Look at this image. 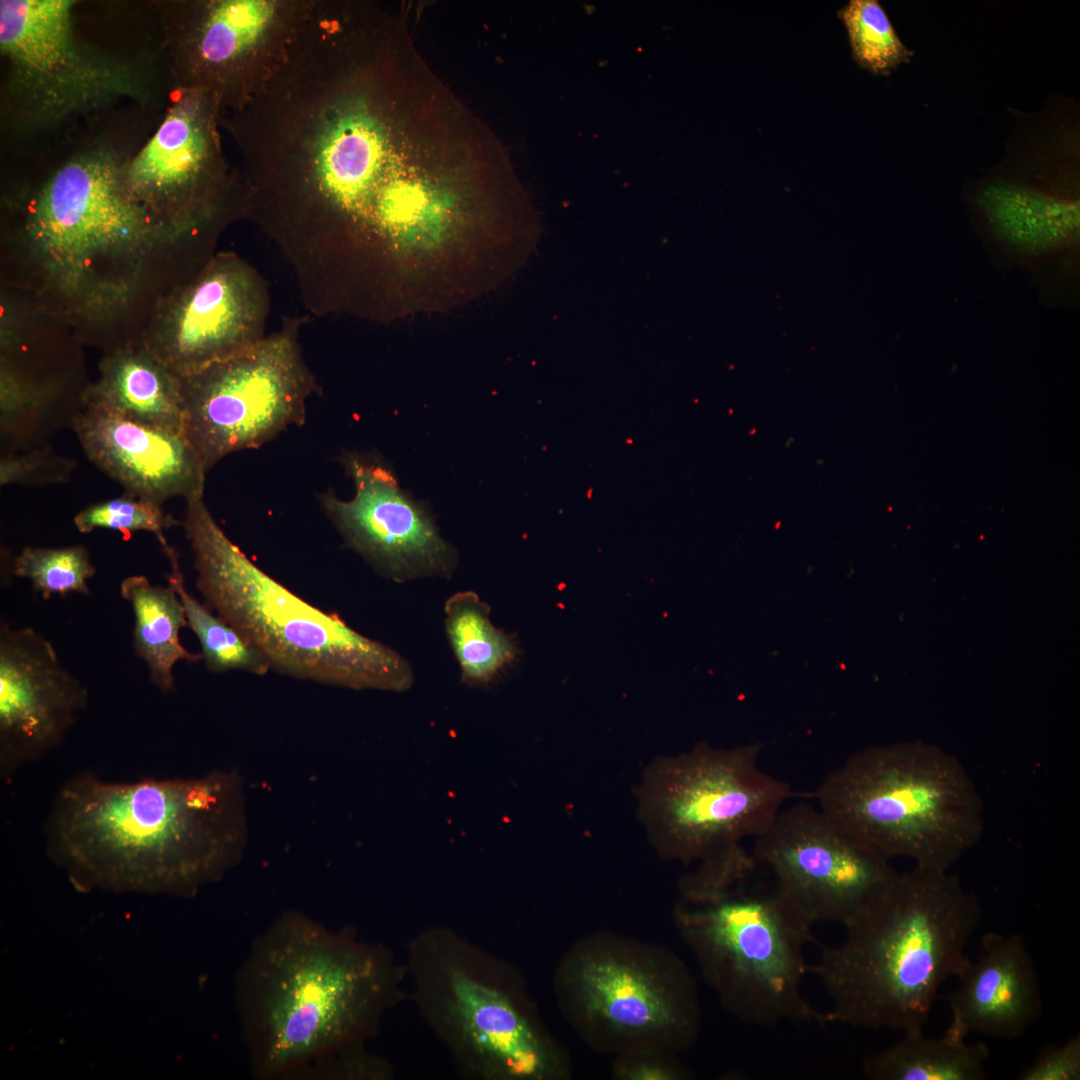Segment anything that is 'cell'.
<instances>
[{
    "label": "cell",
    "instance_id": "obj_29",
    "mask_svg": "<svg viewBox=\"0 0 1080 1080\" xmlns=\"http://www.w3.org/2000/svg\"><path fill=\"white\" fill-rule=\"evenodd\" d=\"M88 549L82 544L60 548L24 547L12 560V573L29 579L34 590L52 595H89L87 581L95 575Z\"/></svg>",
    "mask_w": 1080,
    "mask_h": 1080
},
{
    "label": "cell",
    "instance_id": "obj_27",
    "mask_svg": "<svg viewBox=\"0 0 1080 1080\" xmlns=\"http://www.w3.org/2000/svg\"><path fill=\"white\" fill-rule=\"evenodd\" d=\"M169 562L171 572L166 579L183 604L187 626L200 642L206 668L212 673L245 670L256 675L266 674L271 669L266 659L232 626L187 591L178 557Z\"/></svg>",
    "mask_w": 1080,
    "mask_h": 1080
},
{
    "label": "cell",
    "instance_id": "obj_17",
    "mask_svg": "<svg viewBox=\"0 0 1080 1080\" xmlns=\"http://www.w3.org/2000/svg\"><path fill=\"white\" fill-rule=\"evenodd\" d=\"M69 0H2L0 48L12 85L44 116H60L123 94L135 76L95 58L73 36Z\"/></svg>",
    "mask_w": 1080,
    "mask_h": 1080
},
{
    "label": "cell",
    "instance_id": "obj_7",
    "mask_svg": "<svg viewBox=\"0 0 1080 1080\" xmlns=\"http://www.w3.org/2000/svg\"><path fill=\"white\" fill-rule=\"evenodd\" d=\"M415 1005L456 1070L472 1080H568V1049L512 964L446 926L409 942Z\"/></svg>",
    "mask_w": 1080,
    "mask_h": 1080
},
{
    "label": "cell",
    "instance_id": "obj_5",
    "mask_svg": "<svg viewBox=\"0 0 1080 1080\" xmlns=\"http://www.w3.org/2000/svg\"><path fill=\"white\" fill-rule=\"evenodd\" d=\"M741 845L680 882L673 920L722 1008L758 1026L827 1023L804 998L813 923Z\"/></svg>",
    "mask_w": 1080,
    "mask_h": 1080
},
{
    "label": "cell",
    "instance_id": "obj_21",
    "mask_svg": "<svg viewBox=\"0 0 1080 1080\" xmlns=\"http://www.w3.org/2000/svg\"><path fill=\"white\" fill-rule=\"evenodd\" d=\"M74 431L91 463L124 493L163 505L174 497L204 495L205 474L185 435L153 429L87 405Z\"/></svg>",
    "mask_w": 1080,
    "mask_h": 1080
},
{
    "label": "cell",
    "instance_id": "obj_11",
    "mask_svg": "<svg viewBox=\"0 0 1080 1080\" xmlns=\"http://www.w3.org/2000/svg\"><path fill=\"white\" fill-rule=\"evenodd\" d=\"M299 327L287 320L244 353L180 377L184 434L206 472L304 424L306 401L320 387L302 357Z\"/></svg>",
    "mask_w": 1080,
    "mask_h": 1080
},
{
    "label": "cell",
    "instance_id": "obj_24",
    "mask_svg": "<svg viewBox=\"0 0 1080 1080\" xmlns=\"http://www.w3.org/2000/svg\"><path fill=\"white\" fill-rule=\"evenodd\" d=\"M120 594L134 613V651L145 662L151 683L166 694L174 689L173 671L178 661L202 659L180 641V630L187 626L183 604L171 585H153L144 575L123 579Z\"/></svg>",
    "mask_w": 1080,
    "mask_h": 1080
},
{
    "label": "cell",
    "instance_id": "obj_20",
    "mask_svg": "<svg viewBox=\"0 0 1080 1080\" xmlns=\"http://www.w3.org/2000/svg\"><path fill=\"white\" fill-rule=\"evenodd\" d=\"M84 685L31 627L0 625V774L4 780L58 747L87 707Z\"/></svg>",
    "mask_w": 1080,
    "mask_h": 1080
},
{
    "label": "cell",
    "instance_id": "obj_22",
    "mask_svg": "<svg viewBox=\"0 0 1080 1080\" xmlns=\"http://www.w3.org/2000/svg\"><path fill=\"white\" fill-rule=\"evenodd\" d=\"M957 978L958 988L947 997L950 1037L980 1033L1012 1040L1041 1013L1038 975L1020 934L985 933L977 960H969Z\"/></svg>",
    "mask_w": 1080,
    "mask_h": 1080
},
{
    "label": "cell",
    "instance_id": "obj_26",
    "mask_svg": "<svg viewBox=\"0 0 1080 1080\" xmlns=\"http://www.w3.org/2000/svg\"><path fill=\"white\" fill-rule=\"evenodd\" d=\"M490 606L471 590L459 591L445 602V630L470 686L494 682L518 657L516 640L490 620Z\"/></svg>",
    "mask_w": 1080,
    "mask_h": 1080
},
{
    "label": "cell",
    "instance_id": "obj_32",
    "mask_svg": "<svg viewBox=\"0 0 1080 1080\" xmlns=\"http://www.w3.org/2000/svg\"><path fill=\"white\" fill-rule=\"evenodd\" d=\"M611 1075L616 1080H688L692 1073L678 1054L641 1050L614 1057Z\"/></svg>",
    "mask_w": 1080,
    "mask_h": 1080
},
{
    "label": "cell",
    "instance_id": "obj_13",
    "mask_svg": "<svg viewBox=\"0 0 1080 1080\" xmlns=\"http://www.w3.org/2000/svg\"><path fill=\"white\" fill-rule=\"evenodd\" d=\"M84 347L68 327L0 287V454L72 429L92 384Z\"/></svg>",
    "mask_w": 1080,
    "mask_h": 1080
},
{
    "label": "cell",
    "instance_id": "obj_30",
    "mask_svg": "<svg viewBox=\"0 0 1080 1080\" xmlns=\"http://www.w3.org/2000/svg\"><path fill=\"white\" fill-rule=\"evenodd\" d=\"M73 522L81 533H90L97 528L123 533L151 532L156 535L167 557L176 552L168 544L164 531L177 524V521L164 512L162 505L127 493L87 506L74 516Z\"/></svg>",
    "mask_w": 1080,
    "mask_h": 1080
},
{
    "label": "cell",
    "instance_id": "obj_8",
    "mask_svg": "<svg viewBox=\"0 0 1080 1080\" xmlns=\"http://www.w3.org/2000/svg\"><path fill=\"white\" fill-rule=\"evenodd\" d=\"M817 806L887 860L948 870L980 840L981 795L962 762L923 742L872 746L832 770Z\"/></svg>",
    "mask_w": 1080,
    "mask_h": 1080
},
{
    "label": "cell",
    "instance_id": "obj_18",
    "mask_svg": "<svg viewBox=\"0 0 1080 1080\" xmlns=\"http://www.w3.org/2000/svg\"><path fill=\"white\" fill-rule=\"evenodd\" d=\"M340 461L354 496L345 501L328 491L319 499L347 546L396 582L452 576L456 550L440 536L427 505L400 487L389 464L356 452Z\"/></svg>",
    "mask_w": 1080,
    "mask_h": 1080
},
{
    "label": "cell",
    "instance_id": "obj_12",
    "mask_svg": "<svg viewBox=\"0 0 1080 1080\" xmlns=\"http://www.w3.org/2000/svg\"><path fill=\"white\" fill-rule=\"evenodd\" d=\"M220 114L209 92L179 87L156 132L122 165L129 197L176 234L217 239L245 216L242 175L221 150Z\"/></svg>",
    "mask_w": 1080,
    "mask_h": 1080
},
{
    "label": "cell",
    "instance_id": "obj_1",
    "mask_svg": "<svg viewBox=\"0 0 1080 1080\" xmlns=\"http://www.w3.org/2000/svg\"><path fill=\"white\" fill-rule=\"evenodd\" d=\"M111 157H76L10 203L0 287L103 353L142 340L160 302L195 276L216 241L176 234L127 194Z\"/></svg>",
    "mask_w": 1080,
    "mask_h": 1080
},
{
    "label": "cell",
    "instance_id": "obj_15",
    "mask_svg": "<svg viewBox=\"0 0 1080 1080\" xmlns=\"http://www.w3.org/2000/svg\"><path fill=\"white\" fill-rule=\"evenodd\" d=\"M751 853L813 924L846 925L896 872L889 860L804 802L782 808Z\"/></svg>",
    "mask_w": 1080,
    "mask_h": 1080
},
{
    "label": "cell",
    "instance_id": "obj_10",
    "mask_svg": "<svg viewBox=\"0 0 1080 1080\" xmlns=\"http://www.w3.org/2000/svg\"><path fill=\"white\" fill-rule=\"evenodd\" d=\"M761 744H707L662 759L639 790L640 815L658 852L704 862L756 838L793 795L759 766Z\"/></svg>",
    "mask_w": 1080,
    "mask_h": 1080
},
{
    "label": "cell",
    "instance_id": "obj_9",
    "mask_svg": "<svg viewBox=\"0 0 1080 1080\" xmlns=\"http://www.w3.org/2000/svg\"><path fill=\"white\" fill-rule=\"evenodd\" d=\"M553 992L567 1024L599 1054L679 1055L699 1037L695 979L681 958L658 944L608 931L584 936L560 958Z\"/></svg>",
    "mask_w": 1080,
    "mask_h": 1080
},
{
    "label": "cell",
    "instance_id": "obj_6",
    "mask_svg": "<svg viewBox=\"0 0 1080 1080\" xmlns=\"http://www.w3.org/2000/svg\"><path fill=\"white\" fill-rule=\"evenodd\" d=\"M186 503L184 530L197 589L271 669L357 690L411 687L412 668L397 651L310 605L258 568L224 533L203 495Z\"/></svg>",
    "mask_w": 1080,
    "mask_h": 1080
},
{
    "label": "cell",
    "instance_id": "obj_28",
    "mask_svg": "<svg viewBox=\"0 0 1080 1080\" xmlns=\"http://www.w3.org/2000/svg\"><path fill=\"white\" fill-rule=\"evenodd\" d=\"M838 15L861 69L887 76L911 60L913 52L901 41L879 1L850 0Z\"/></svg>",
    "mask_w": 1080,
    "mask_h": 1080
},
{
    "label": "cell",
    "instance_id": "obj_2",
    "mask_svg": "<svg viewBox=\"0 0 1080 1080\" xmlns=\"http://www.w3.org/2000/svg\"><path fill=\"white\" fill-rule=\"evenodd\" d=\"M245 804L234 772L134 782L82 772L54 797L46 849L82 888L191 895L241 860Z\"/></svg>",
    "mask_w": 1080,
    "mask_h": 1080
},
{
    "label": "cell",
    "instance_id": "obj_19",
    "mask_svg": "<svg viewBox=\"0 0 1080 1080\" xmlns=\"http://www.w3.org/2000/svg\"><path fill=\"white\" fill-rule=\"evenodd\" d=\"M972 204L979 234L996 264L1028 271L1046 303L1075 304L1079 287V198L992 179Z\"/></svg>",
    "mask_w": 1080,
    "mask_h": 1080
},
{
    "label": "cell",
    "instance_id": "obj_3",
    "mask_svg": "<svg viewBox=\"0 0 1080 1080\" xmlns=\"http://www.w3.org/2000/svg\"><path fill=\"white\" fill-rule=\"evenodd\" d=\"M406 976L382 944L284 913L253 942L236 981L254 1075L312 1076L366 1047L384 1015L406 999Z\"/></svg>",
    "mask_w": 1080,
    "mask_h": 1080
},
{
    "label": "cell",
    "instance_id": "obj_4",
    "mask_svg": "<svg viewBox=\"0 0 1080 1080\" xmlns=\"http://www.w3.org/2000/svg\"><path fill=\"white\" fill-rule=\"evenodd\" d=\"M981 918L976 895L948 870L896 871L844 925L842 943L820 945L808 965L831 1002L827 1023L923 1029L940 986L968 964L965 947Z\"/></svg>",
    "mask_w": 1080,
    "mask_h": 1080
},
{
    "label": "cell",
    "instance_id": "obj_16",
    "mask_svg": "<svg viewBox=\"0 0 1080 1080\" xmlns=\"http://www.w3.org/2000/svg\"><path fill=\"white\" fill-rule=\"evenodd\" d=\"M269 303L259 273L236 253L218 252L160 302L142 341L187 377L259 344L267 336Z\"/></svg>",
    "mask_w": 1080,
    "mask_h": 1080
},
{
    "label": "cell",
    "instance_id": "obj_31",
    "mask_svg": "<svg viewBox=\"0 0 1080 1080\" xmlns=\"http://www.w3.org/2000/svg\"><path fill=\"white\" fill-rule=\"evenodd\" d=\"M76 462L59 454L50 443L1 454L0 484L45 486L67 483L76 469Z\"/></svg>",
    "mask_w": 1080,
    "mask_h": 1080
},
{
    "label": "cell",
    "instance_id": "obj_33",
    "mask_svg": "<svg viewBox=\"0 0 1080 1080\" xmlns=\"http://www.w3.org/2000/svg\"><path fill=\"white\" fill-rule=\"evenodd\" d=\"M1019 1080L1080 1079V1034L1060 1046H1049L1016 1077Z\"/></svg>",
    "mask_w": 1080,
    "mask_h": 1080
},
{
    "label": "cell",
    "instance_id": "obj_23",
    "mask_svg": "<svg viewBox=\"0 0 1080 1080\" xmlns=\"http://www.w3.org/2000/svg\"><path fill=\"white\" fill-rule=\"evenodd\" d=\"M87 405L153 429L184 434L180 377L142 340L102 354Z\"/></svg>",
    "mask_w": 1080,
    "mask_h": 1080
},
{
    "label": "cell",
    "instance_id": "obj_14",
    "mask_svg": "<svg viewBox=\"0 0 1080 1080\" xmlns=\"http://www.w3.org/2000/svg\"><path fill=\"white\" fill-rule=\"evenodd\" d=\"M313 3L212 0L182 5L175 32L179 87L209 92L221 114L241 108L281 66Z\"/></svg>",
    "mask_w": 1080,
    "mask_h": 1080
},
{
    "label": "cell",
    "instance_id": "obj_25",
    "mask_svg": "<svg viewBox=\"0 0 1080 1080\" xmlns=\"http://www.w3.org/2000/svg\"><path fill=\"white\" fill-rule=\"evenodd\" d=\"M989 1054L984 1042L968 1044L946 1034L936 1039L917 1029L869 1055L862 1070L871 1080H982Z\"/></svg>",
    "mask_w": 1080,
    "mask_h": 1080
}]
</instances>
